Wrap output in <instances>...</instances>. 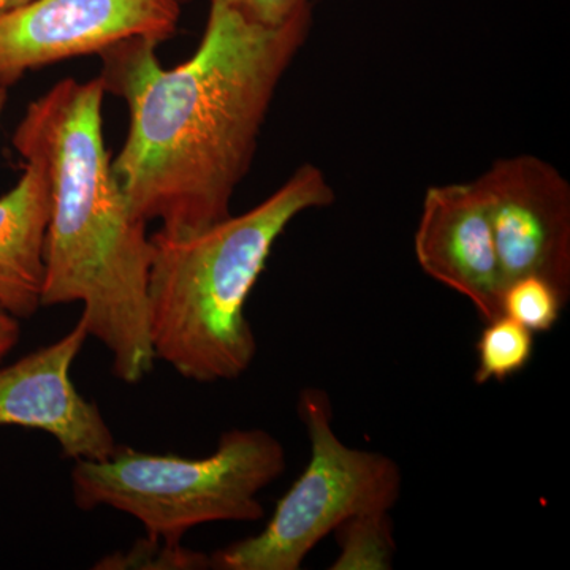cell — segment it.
Segmentation results:
<instances>
[{
  "label": "cell",
  "instance_id": "16",
  "mask_svg": "<svg viewBox=\"0 0 570 570\" xmlns=\"http://www.w3.org/2000/svg\"><path fill=\"white\" fill-rule=\"evenodd\" d=\"M20 318L11 316L0 306V362H3V358L13 351L20 341Z\"/></svg>",
  "mask_w": 570,
  "mask_h": 570
},
{
  "label": "cell",
  "instance_id": "12",
  "mask_svg": "<svg viewBox=\"0 0 570 570\" xmlns=\"http://www.w3.org/2000/svg\"><path fill=\"white\" fill-rule=\"evenodd\" d=\"M474 382H505L530 365L534 354V333L504 314L487 321L478 341Z\"/></svg>",
  "mask_w": 570,
  "mask_h": 570
},
{
  "label": "cell",
  "instance_id": "6",
  "mask_svg": "<svg viewBox=\"0 0 570 570\" xmlns=\"http://www.w3.org/2000/svg\"><path fill=\"white\" fill-rule=\"evenodd\" d=\"M179 0H31L0 11V85L28 71L100 55L130 39H171Z\"/></svg>",
  "mask_w": 570,
  "mask_h": 570
},
{
  "label": "cell",
  "instance_id": "19",
  "mask_svg": "<svg viewBox=\"0 0 570 570\" xmlns=\"http://www.w3.org/2000/svg\"><path fill=\"white\" fill-rule=\"evenodd\" d=\"M179 2H183V0H179Z\"/></svg>",
  "mask_w": 570,
  "mask_h": 570
},
{
  "label": "cell",
  "instance_id": "2",
  "mask_svg": "<svg viewBox=\"0 0 570 570\" xmlns=\"http://www.w3.org/2000/svg\"><path fill=\"white\" fill-rule=\"evenodd\" d=\"M102 78H63L28 105L13 148L36 153L50 175L51 214L41 306L81 303L89 336L110 351L112 374L151 373L148 224L134 213L104 138Z\"/></svg>",
  "mask_w": 570,
  "mask_h": 570
},
{
  "label": "cell",
  "instance_id": "3",
  "mask_svg": "<svg viewBox=\"0 0 570 570\" xmlns=\"http://www.w3.org/2000/svg\"><path fill=\"white\" fill-rule=\"evenodd\" d=\"M333 202L324 171L305 164L249 212L194 235H151L149 333L156 360L204 384L242 377L257 355L247 299L273 247L299 214Z\"/></svg>",
  "mask_w": 570,
  "mask_h": 570
},
{
  "label": "cell",
  "instance_id": "10",
  "mask_svg": "<svg viewBox=\"0 0 570 570\" xmlns=\"http://www.w3.org/2000/svg\"><path fill=\"white\" fill-rule=\"evenodd\" d=\"M18 154L24 171L17 186L0 197V306L21 321L43 307L51 184L40 156Z\"/></svg>",
  "mask_w": 570,
  "mask_h": 570
},
{
  "label": "cell",
  "instance_id": "11",
  "mask_svg": "<svg viewBox=\"0 0 570 570\" xmlns=\"http://www.w3.org/2000/svg\"><path fill=\"white\" fill-rule=\"evenodd\" d=\"M341 553L332 570L392 569L396 543L390 510L358 513L335 530Z\"/></svg>",
  "mask_w": 570,
  "mask_h": 570
},
{
  "label": "cell",
  "instance_id": "14",
  "mask_svg": "<svg viewBox=\"0 0 570 570\" xmlns=\"http://www.w3.org/2000/svg\"><path fill=\"white\" fill-rule=\"evenodd\" d=\"M212 568V557L186 549L181 542L170 543L163 539L138 540L132 549L116 551L97 562L96 569H165L197 570Z\"/></svg>",
  "mask_w": 570,
  "mask_h": 570
},
{
  "label": "cell",
  "instance_id": "5",
  "mask_svg": "<svg viewBox=\"0 0 570 570\" xmlns=\"http://www.w3.org/2000/svg\"><path fill=\"white\" fill-rule=\"evenodd\" d=\"M298 415L309 439L305 471L277 502L268 524L212 554L220 570H298L322 539L341 523L400 501L403 474L384 453L348 448L333 430L328 393L299 392Z\"/></svg>",
  "mask_w": 570,
  "mask_h": 570
},
{
  "label": "cell",
  "instance_id": "4",
  "mask_svg": "<svg viewBox=\"0 0 570 570\" xmlns=\"http://www.w3.org/2000/svg\"><path fill=\"white\" fill-rule=\"evenodd\" d=\"M285 468L283 444L250 428L224 433L205 459L118 445L107 459L75 461L71 491L82 510L107 505L140 521L148 538L178 543L200 524L261 520L258 493Z\"/></svg>",
  "mask_w": 570,
  "mask_h": 570
},
{
  "label": "cell",
  "instance_id": "8",
  "mask_svg": "<svg viewBox=\"0 0 570 570\" xmlns=\"http://www.w3.org/2000/svg\"><path fill=\"white\" fill-rule=\"evenodd\" d=\"M89 332L85 318L48 346L0 367V428L45 431L73 461L104 460L116 444L94 401L75 387L70 371Z\"/></svg>",
  "mask_w": 570,
  "mask_h": 570
},
{
  "label": "cell",
  "instance_id": "18",
  "mask_svg": "<svg viewBox=\"0 0 570 570\" xmlns=\"http://www.w3.org/2000/svg\"><path fill=\"white\" fill-rule=\"evenodd\" d=\"M7 99H9V92H7L6 86L0 85V119H2V112L6 110Z\"/></svg>",
  "mask_w": 570,
  "mask_h": 570
},
{
  "label": "cell",
  "instance_id": "7",
  "mask_svg": "<svg viewBox=\"0 0 570 570\" xmlns=\"http://www.w3.org/2000/svg\"><path fill=\"white\" fill-rule=\"evenodd\" d=\"M504 287L523 276L570 296V186L538 156L502 157L479 176Z\"/></svg>",
  "mask_w": 570,
  "mask_h": 570
},
{
  "label": "cell",
  "instance_id": "17",
  "mask_svg": "<svg viewBox=\"0 0 570 570\" xmlns=\"http://www.w3.org/2000/svg\"><path fill=\"white\" fill-rule=\"evenodd\" d=\"M28 2H31V0H0V11L14 9V7L24 6Z\"/></svg>",
  "mask_w": 570,
  "mask_h": 570
},
{
  "label": "cell",
  "instance_id": "15",
  "mask_svg": "<svg viewBox=\"0 0 570 570\" xmlns=\"http://www.w3.org/2000/svg\"><path fill=\"white\" fill-rule=\"evenodd\" d=\"M235 10L247 21L262 26H279L311 0H212Z\"/></svg>",
  "mask_w": 570,
  "mask_h": 570
},
{
  "label": "cell",
  "instance_id": "9",
  "mask_svg": "<svg viewBox=\"0 0 570 570\" xmlns=\"http://www.w3.org/2000/svg\"><path fill=\"white\" fill-rule=\"evenodd\" d=\"M414 253L425 275L468 298L483 321L501 316L504 277L478 179L428 187Z\"/></svg>",
  "mask_w": 570,
  "mask_h": 570
},
{
  "label": "cell",
  "instance_id": "1",
  "mask_svg": "<svg viewBox=\"0 0 570 570\" xmlns=\"http://www.w3.org/2000/svg\"><path fill=\"white\" fill-rule=\"evenodd\" d=\"M311 24V2L273 28L212 2L200 45L174 69H164L156 40H124L100 52L107 92L129 108L112 170L141 220L187 236L230 216L277 86Z\"/></svg>",
  "mask_w": 570,
  "mask_h": 570
},
{
  "label": "cell",
  "instance_id": "13",
  "mask_svg": "<svg viewBox=\"0 0 570 570\" xmlns=\"http://www.w3.org/2000/svg\"><path fill=\"white\" fill-rule=\"evenodd\" d=\"M568 298L550 281L523 276L505 285L501 314L527 326L530 332L547 333L560 321Z\"/></svg>",
  "mask_w": 570,
  "mask_h": 570
}]
</instances>
